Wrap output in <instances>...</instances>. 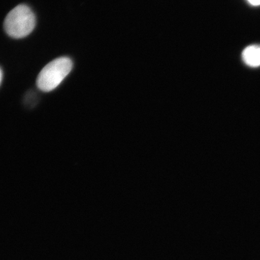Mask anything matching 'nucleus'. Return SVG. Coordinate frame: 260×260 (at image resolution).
I'll return each mask as SVG.
<instances>
[{
    "label": "nucleus",
    "mask_w": 260,
    "mask_h": 260,
    "mask_svg": "<svg viewBox=\"0 0 260 260\" xmlns=\"http://www.w3.org/2000/svg\"><path fill=\"white\" fill-rule=\"evenodd\" d=\"M73 63L68 57L54 59L46 65L39 73L37 86L43 92H50L57 88L73 69Z\"/></svg>",
    "instance_id": "f257e3e1"
},
{
    "label": "nucleus",
    "mask_w": 260,
    "mask_h": 260,
    "mask_svg": "<svg viewBox=\"0 0 260 260\" xmlns=\"http://www.w3.org/2000/svg\"><path fill=\"white\" fill-rule=\"evenodd\" d=\"M36 18L30 8L20 5L7 15L4 23L5 31L10 37L22 39L26 37L34 30Z\"/></svg>",
    "instance_id": "f03ea898"
},
{
    "label": "nucleus",
    "mask_w": 260,
    "mask_h": 260,
    "mask_svg": "<svg viewBox=\"0 0 260 260\" xmlns=\"http://www.w3.org/2000/svg\"><path fill=\"white\" fill-rule=\"evenodd\" d=\"M242 59L250 68L260 67V45H251L244 49Z\"/></svg>",
    "instance_id": "7ed1b4c3"
},
{
    "label": "nucleus",
    "mask_w": 260,
    "mask_h": 260,
    "mask_svg": "<svg viewBox=\"0 0 260 260\" xmlns=\"http://www.w3.org/2000/svg\"><path fill=\"white\" fill-rule=\"evenodd\" d=\"M247 1L254 6H259L260 5V0H247Z\"/></svg>",
    "instance_id": "20e7f679"
},
{
    "label": "nucleus",
    "mask_w": 260,
    "mask_h": 260,
    "mask_svg": "<svg viewBox=\"0 0 260 260\" xmlns=\"http://www.w3.org/2000/svg\"><path fill=\"white\" fill-rule=\"evenodd\" d=\"M2 79H3V72H2L1 69H0V84H1Z\"/></svg>",
    "instance_id": "39448f33"
}]
</instances>
